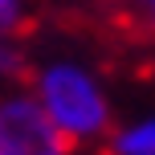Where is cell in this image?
<instances>
[{"label": "cell", "instance_id": "cell-1", "mask_svg": "<svg viewBox=\"0 0 155 155\" xmlns=\"http://www.w3.org/2000/svg\"><path fill=\"white\" fill-rule=\"evenodd\" d=\"M29 90H33V98L41 102V110L49 114V123H53L74 147L106 139V131L114 127V102H110L102 78L86 61L57 57V61L37 65Z\"/></svg>", "mask_w": 155, "mask_h": 155}, {"label": "cell", "instance_id": "cell-2", "mask_svg": "<svg viewBox=\"0 0 155 155\" xmlns=\"http://www.w3.org/2000/svg\"><path fill=\"white\" fill-rule=\"evenodd\" d=\"M74 143L49 123L33 90L0 94V155H70Z\"/></svg>", "mask_w": 155, "mask_h": 155}, {"label": "cell", "instance_id": "cell-3", "mask_svg": "<svg viewBox=\"0 0 155 155\" xmlns=\"http://www.w3.org/2000/svg\"><path fill=\"white\" fill-rule=\"evenodd\" d=\"M106 155H155V114H139L110 127Z\"/></svg>", "mask_w": 155, "mask_h": 155}, {"label": "cell", "instance_id": "cell-4", "mask_svg": "<svg viewBox=\"0 0 155 155\" xmlns=\"http://www.w3.org/2000/svg\"><path fill=\"white\" fill-rule=\"evenodd\" d=\"M25 25V0H0V33H16Z\"/></svg>", "mask_w": 155, "mask_h": 155}, {"label": "cell", "instance_id": "cell-5", "mask_svg": "<svg viewBox=\"0 0 155 155\" xmlns=\"http://www.w3.org/2000/svg\"><path fill=\"white\" fill-rule=\"evenodd\" d=\"M21 74V53H16V45L0 33V82H8V78Z\"/></svg>", "mask_w": 155, "mask_h": 155}, {"label": "cell", "instance_id": "cell-6", "mask_svg": "<svg viewBox=\"0 0 155 155\" xmlns=\"http://www.w3.org/2000/svg\"><path fill=\"white\" fill-rule=\"evenodd\" d=\"M143 4H147V8H151V21H155V0H143Z\"/></svg>", "mask_w": 155, "mask_h": 155}]
</instances>
